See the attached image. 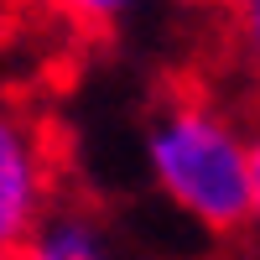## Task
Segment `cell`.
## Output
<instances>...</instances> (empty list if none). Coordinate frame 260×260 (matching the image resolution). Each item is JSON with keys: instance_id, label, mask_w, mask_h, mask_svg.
I'll return each mask as SVG.
<instances>
[{"instance_id": "obj_1", "label": "cell", "mask_w": 260, "mask_h": 260, "mask_svg": "<svg viewBox=\"0 0 260 260\" xmlns=\"http://www.w3.org/2000/svg\"><path fill=\"white\" fill-rule=\"evenodd\" d=\"M146 172L198 229L250 224V136L208 99H172L146 125Z\"/></svg>"}, {"instance_id": "obj_2", "label": "cell", "mask_w": 260, "mask_h": 260, "mask_svg": "<svg viewBox=\"0 0 260 260\" xmlns=\"http://www.w3.org/2000/svg\"><path fill=\"white\" fill-rule=\"evenodd\" d=\"M52 213V151L47 130L0 94V260L31 240V229Z\"/></svg>"}, {"instance_id": "obj_3", "label": "cell", "mask_w": 260, "mask_h": 260, "mask_svg": "<svg viewBox=\"0 0 260 260\" xmlns=\"http://www.w3.org/2000/svg\"><path fill=\"white\" fill-rule=\"evenodd\" d=\"M16 260H120L104 224L83 208H52L31 229V240L16 250Z\"/></svg>"}, {"instance_id": "obj_4", "label": "cell", "mask_w": 260, "mask_h": 260, "mask_svg": "<svg viewBox=\"0 0 260 260\" xmlns=\"http://www.w3.org/2000/svg\"><path fill=\"white\" fill-rule=\"evenodd\" d=\"M62 11L83 26H125L130 16H141L151 0H57Z\"/></svg>"}, {"instance_id": "obj_5", "label": "cell", "mask_w": 260, "mask_h": 260, "mask_svg": "<svg viewBox=\"0 0 260 260\" xmlns=\"http://www.w3.org/2000/svg\"><path fill=\"white\" fill-rule=\"evenodd\" d=\"M229 21H234L240 52L260 68V0H229Z\"/></svg>"}, {"instance_id": "obj_6", "label": "cell", "mask_w": 260, "mask_h": 260, "mask_svg": "<svg viewBox=\"0 0 260 260\" xmlns=\"http://www.w3.org/2000/svg\"><path fill=\"white\" fill-rule=\"evenodd\" d=\"M250 224L260 229V136H250Z\"/></svg>"}]
</instances>
